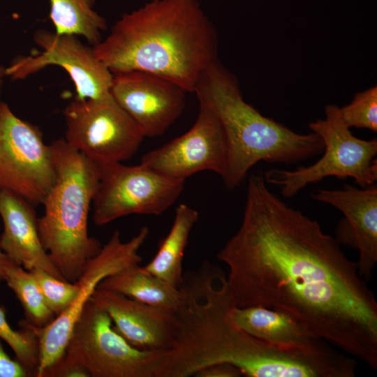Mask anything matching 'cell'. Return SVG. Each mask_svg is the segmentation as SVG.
<instances>
[{"label": "cell", "instance_id": "10", "mask_svg": "<svg viewBox=\"0 0 377 377\" xmlns=\"http://www.w3.org/2000/svg\"><path fill=\"white\" fill-rule=\"evenodd\" d=\"M57 178L52 149L38 127L0 101V190L43 204Z\"/></svg>", "mask_w": 377, "mask_h": 377}, {"label": "cell", "instance_id": "5", "mask_svg": "<svg viewBox=\"0 0 377 377\" xmlns=\"http://www.w3.org/2000/svg\"><path fill=\"white\" fill-rule=\"evenodd\" d=\"M57 172L55 183L38 219L42 244L68 282L75 283L87 263L101 248L88 234V214L99 182L97 164L64 139L50 144Z\"/></svg>", "mask_w": 377, "mask_h": 377}, {"label": "cell", "instance_id": "30", "mask_svg": "<svg viewBox=\"0 0 377 377\" xmlns=\"http://www.w3.org/2000/svg\"><path fill=\"white\" fill-rule=\"evenodd\" d=\"M6 77V67L0 65V96L1 92V88L3 83L4 77Z\"/></svg>", "mask_w": 377, "mask_h": 377}, {"label": "cell", "instance_id": "12", "mask_svg": "<svg viewBox=\"0 0 377 377\" xmlns=\"http://www.w3.org/2000/svg\"><path fill=\"white\" fill-rule=\"evenodd\" d=\"M34 43L42 51L15 58L6 67V76L24 79L47 66L63 68L71 77L78 99H94L110 93L113 73L95 55L93 46L83 44L77 36L38 30Z\"/></svg>", "mask_w": 377, "mask_h": 377}, {"label": "cell", "instance_id": "24", "mask_svg": "<svg viewBox=\"0 0 377 377\" xmlns=\"http://www.w3.org/2000/svg\"><path fill=\"white\" fill-rule=\"evenodd\" d=\"M340 115L349 128L377 132V87L357 93L351 102L339 108Z\"/></svg>", "mask_w": 377, "mask_h": 377}, {"label": "cell", "instance_id": "4", "mask_svg": "<svg viewBox=\"0 0 377 377\" xmlns=\"http://www.w3.org/2000/svg\"><path fill=\"white\" fill-rule=\"evenodd\" d=\"M194 93L214 112L223 132L227 166L223 179L230 189L259 162L295 163L323 151V142L316 133H295L247 103L237 80L218 59L202 73Z\"/></svg>", "mask_w": 377, "mask_h": 377}, {"label": "cell", "instance_id": "14", "mask_svg": "<svg viewBox=\"0 0 377 377\" xmlns=\"http://www.w3.org/2000/svg\"><path fill=\"white\" fill-rule=\"evenodd\" d=\"M110 93L145 137L153 138L163 135L179 117L187 92L163 77L128 71L113 74Z\"/></svg>", "mask_w": 377, "mask_h": 377}, {"label": "cell", "instance_id": "9", "mask_svg": "<svg viewBox=\"0 0 377 377\" xmlns=\"http://www.w3.org/2000/svg\"><path fill=\"white\" fill-rule=\"evenodd\" d=\"M99 182L93 199V219L101 226L133 214L160 215L182 193L185 180L169 177L142 164L96 163Z\"/></svg>", "mask_w": 377, "mask_h": 377}, {"label": "cell", "instance_id": "22", "mask_svg": "<svg viewBox=\"0 0 377 377\" xmlns=\"http://www.w3.org/2000/svg\"><path fill=\"white\" fill-rule=\"evenodd\" d=\"M5 282L20 301L28 324L43 328L56 318L31 272L15 265L8 269Z\"/></svg>", "mask_w": 377, "mask_h": 377}, {"label": "cell", "instance_id": "2", "mask_svg": "<svg viewBox=\"0 0 377 377\" xmlns=\"http://www.w3.org/2000/svg\"><path fill=\"white\" fill-rule=\"evenodd\" d=\"M175 310L178 331L163 351L156 377H188L213 364H229L248 377H301V351L274 348L250 335L233 320L235 305L223 270L207 260L184 273Z\"/></svg>", "mask_w": 377, "mask_h": 377}, {"label": "cell", "instance_id": "27", "mask_svg": "<svg viewBox=\"0 0 377 377\" xmlns=\"http://www.w3.org/2000/svg\"><path fill=\"white\" fill-rule=\"evenodd\" d=\"M0 338V377L32 376L29 370L16 358H11L5 350Z\"/></svg>", "mask_w": 377, "mask_h": 377}, {"label": "cell", "instance_id": "6", "mask_svg": "<svg viewBox=\"0 0 377 377\" xmlns=\"http://www.w3.org/2000/svg\"><path fill=\"white\" fill-rule=\"evenodd\" d=\"M325 119L311 121L309 128L323 140V156L314 163L293 170H267V184L281 188L282 196L291 198L307 185L326 177L353 178L361 188L376 184L377 180V140L360 139L354 136L343 122L336 105H327Z\"/></svg>", "mask_w": 377, "mask_h": 377}, {"label": "cell", "instance_id": "19", "mask_svg": "<svg viewBox=\"0 0 377 377\" xmlns=\"http://www.w3.org/2000/svg\"><path fill=\"white\" fill-rule=\"evenodd\" d=\"M197 210L186 204L176 208L170 231L162 239L154 258L142 268L178 288L183 280V258L190 233L198 221Z\"/></svg>", "mask_w": 377, "mask_h": 377}, {"label": "cell", "instance_id": "11", "mask_svg": "<svg viewBox=\"0 0 377 377\" xmlns=\"http://www.w3.org/2000/svg\"><path fill=\"white\" fill-rule=\"evenodd\" d=\"M149 235L147 226L127 242H123L119 231H114L98 253L86 263L75 281L78 291L71 305L43 328H36L38 339L39 364L36 377L43 373L65 353L73 327L87 303L106 277L142 261L139 251Z\"/></svg>", "mask_w": 377, "mask_h": 377}, {"label": "cell", "instance_id": "16", "mask_svg": "<svg viewBox=\"0 0 377 377\" xmlns=\"http://www.w3.org/2000/svg\"><path fill=\"white\" fill-rule=\"evenodd\" d=\"M89 301L108 314L114 329L133 347L153 351L172 348L178 331L175 311L101 288L95 290Z\"/></svg>", "mask_w": 377, "mask_h": 377}, {"label": "cell", "instance_id": "21", "mask_svg": "<svg viewBox=\"0 0 377 377\" xmlns=\"http://www.w3.org/2000/svg\"><path fill=\"white\" fill-rule=\"evenodd\" d=\"M96 0H49L55 32L83 36L89 45L101 40L105 20L94 10Z\"/></svg>", "mask_w": 377, "mask_h": 377}, {"label": "cell", "instance_id": "26", "mask_svg": "<svg viewBox=\"0 0 377 377\" xmlns=\"http://www.w3.org/2000/svg\"><path fill=\"white\" fill-rule=\"evenodd\" d=\"M42 377H91L88 371L66 354L48 368Z\"/></svg>", "mask_w": 377, "mask_h": 377}, {"label": "cell", "instance_id": "25", "mask_svg": "<svg viewBox=\"0 0 377 377\" xmlns=\"http://www.w3.org/2000/svg\"><path fill=\"white\" fill-rule=\"evenodd\" d=\"M29 272L36 280L49 308L56 317L63 313L75 298L78 291L76 282L57 279L39 268Z\"/></svg>", "mask_w": 377, "mask_h": 377}, {"label": "cell", "instance_id": "29", "mask_svg": "<svg viewBox=\"0 0 377 377\" xmlns=\"http://www.w3.org/2000/svg\"><path fill=\"white\" fill-rule=\"evenodd\" d=\"M15 264L1 249L0 246V283L5 281L8 269Z\"/></svg>", "mask_w": 377, "mask_h": 377}, {"label": "cell", "instance_id": "8", "mask_svg": "<svg viewBox=\"0 0 377 377\" xmlns=\"http://www.w3.org/2000/svg\"><path fill=\"white\" fill-rule=\"evenodd\" d=\"M65 140L96 163L121 162L138 149L145 135L111 93L71 101L64 110Z\"/></svg>", "mask_w": 377, "mask_h": 377}, {"label": "cell", "instance_id": "20", "mask_svg": "<svg viewBox=\"0 0 377 377\" xmlns=\"http://www.w3.org/2000/svg\"><path fill=\"white\" fill-rule=\"evenodd\" d=\"M138 302L175 311L181 300L179 288L146 272L140 265L104 279L98 286Z\"/></svg>", "mask_w": 377, "mask_h": 377}, {"label": "cell", "instance_id": "1", "mask_svg": "<svg viewBox=\"0 0 377 377\" xmlns=\"http://www.w3.org/2000/svg\"><path fill=\"white\" fill-rule=\"evenodd\" d=\"M341 245L254 174L242 223L216 258L228 268L236 306L288 313L316 337L376 369V300Z\"/></svg>", "mask_w": 377, "mask_h": 377}, {"label": "cell", "instance_id": "13", "mask_svg": "<svg viewBox=\"0 0 377 377\" xmlns=\"http://www.w3.org/2000/svg\"><path fill=\"white\" fill-rule=\"evenodd\" d=\"M140 163L171 178L185 180L211 170L224 177L227 146L221 125L211 109L199 102L192 127L182 135L145 154Z\"/></svg>", "mask_w": 377, "mask_h": 377}, {"label": "cell", "instance_id": "15", "mask_svg": "<svg viewBox=\"0 0 377 377\" xmlns=\"http://www.w3.org/2000/svg\"><path fill=\"white\" fill-rule=\"evenodd\" d=\"M312 199L330 205L342 212L335 238L359 251L358 273L366 281L371 278L377 262V185L357 188L345 184L341 189L319 188Z\"/></svg>", "mask_w": 377, "mask_h": 377}, {"label": "cell", "instance_id": "17", "mask_svg": "<svg viewBox=\"0 0 377 377\" xmlns=\"http://www.w3.org/2000/svg\"><path fill=\"white\" fill-rule=\"evenodd\" d=\"M0 216L3 226L0 246L15 264L27 271L39 268L65 280L42 244L38 219L31 204L11 192L0 190Z\"/></svg>", "mask_w": 377, "mask_h": 377}, {"label": "cell", "instance_id": "23", "mask_svg": "<svg viewBox=\"0 0 377 377\" xmlns=\"http://www.w3.org/2000/svg\"><path fill=\"white\" fill-rule=\"evenodd\" d=\"M21 330L11 327L6 313L0 306V338L15 355V358L36 376L39 364L38 339L36 328L24 320L20 322Z\"/></svg>", "mask_w": 377, "mask_h": 377}, {"label": "cell", "instance_id": "3", "mask_svg": "<svg viewBox=\"0 0 377 377\" xmlns=\"http://www.w3.org/2000/svg\"><path fill=\"white\" fill-rule=\"evenodd\" d=\"M93 48L113 74L147 72L194 92L218 59V36L199 0H150L123 14Z\"/></svg>", "mask_w": 377, "mask_h": 377}, {"label": "cell", "instance_id": "7", "mask_svg": "<svg viewBox=\"0 0 377 377\" xmlns=\"http://www.w3.org/2000/svg\"><path fill=\"white\" fill-rule=\"evenodd\" d=\"M163 351L131 346L108 314L89 301L76 322L65 353L91 377H156Z\"/></svg>", "mask_w": 377, "mask_h": 377}, {"label": "cell", "instance_id": "28", "mask_svg": "<svg viewBox=\"0 0 377 377\" xmlns=\"http://www.w3.org/2000/svg\"><path fill=\"white\" fill-rule=\"evenodd\" d=\"M242 374L239 369L229 364H216L209 366L198 372L197 377H239Z\"/></svg>", "mask_w": 377, "mask_h": 377}, {"label": "cell", "instance_id": "18", "mask_svg": "<svg viewBox=\"0 0 377 377\" xmlns=\"http://www.w3.org/2000/svg\"><path fill=\"white\" fill-rule=\"evenodd\" d=\"M230 315L246 332L281 350L313 351L327 346L300 320L280 311L234 305Z\"/></svg>", "mask_w": 377, "mask_h": 377}]
</instances>
